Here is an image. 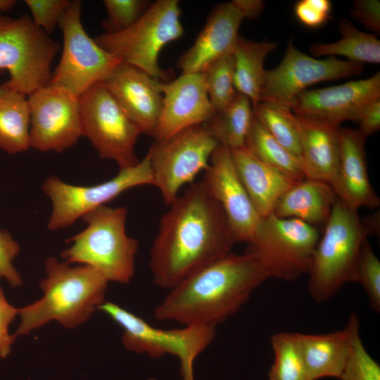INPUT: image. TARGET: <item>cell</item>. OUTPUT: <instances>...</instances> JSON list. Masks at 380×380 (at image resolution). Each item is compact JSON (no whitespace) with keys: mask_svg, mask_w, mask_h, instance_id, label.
Instances as JSON below:
<instances>
[{"mask_svg":"<svg viewBox=\"0 0 380 380\" xmlns=\"http://www.w3.org/2000/svg\"><path fill=\"white\" fill-rule=\"evenodd\" d=\"M168 207L150 251L149 267L153 282L171 289L229 254L236 242L203 181L190 184Z\"/></svg>","mask_w":380,"mask_h":380,"instance_id":"1","label":"cell"},{"mask_svg":"<svg viewBox=\"0 0 380 380\" xmlns=\"http://www.w3.org/2000/svg\"><path fill=\"white\" fill-rule=\"evenodd\" d=\"M267 279L253 256L230 253L170 289L154 316L184 326H216L236 314Z\"/></svg>","mask_w":380,"mask_h":380,"instance_id":"2","label":"cell"},{"mask_svg":"<svg viewBox=\"0 0 380 380\" xmlns=\"http://www.w3.org/2000/svg\"><path fill=\"white\" fill-rule=\"evenodd\" d=\"M46 278L39 283L43 296L18 308L20 323L15 337L52 320L66 328L77 327L104 303L108 281L95 268L86 265L72 267L68 262H60L49 257L46 260Z\"/></svg>","mask_w":380,"mask_h":380,"instance_id":"3","label":"cell"},{"mask_svg":"<svg viewBox=\"0 0 380 380\" xmlns=\"http://www.w3.org/2000/svg\"><path fill=\"white\" fill-rule=\"evenodd\" d=\"M369 236L357 211L336 198L308 273V291L314 300L325 302L346 284L354 282L362 248Z\"/></svg>","mask_w":380,"mask_h":380,"instance_id":"4","label":"cell"},{"mask_svg":"<svg viewBox=\"0 0 380 380\" xmlns=\"http://www.w3.org/2000/svg\"><path fill=\"white\" fill-rule=\"evenodd\" d=\"M126 207L102 205L85 214L87 227L67 240L72 246L61 253L68 262L89 265L108 281L128 284L134 274L139 242L127 234Z\"/></svg>","mask_w":380,"mask_h":380,"instance_id":"5","label":"cell"},{"mask_svg":"<svg viewBox=\"0 0 380 380\" xmlns=\"http://www.w3.org/2000/svg\"><path fill=\"white\" fill-rule=\"evenodd\" d=\"M181 14L178 0H157L127 30L115 34L104 33L94 39L122 63L168 82L170 74L159 65L158 56L165 45L183 35Z\"/></svg>","mask_w":380,"mask_h":380,"instance_id":"6","label":"cell"},{"mask_svg":"<svg viewBox=\"0 0 380 380\" xmlns=\"http://www.w3.org/2000/svg\"><path fill=\"white\" fill-rule=\"evenodd\" d=\"M58 43L23 15H0V70L9 72L4 86L24 95L49 84Z\"/></svg>","mask_w":380,"mask_h":380,"instance_id":"7","label":"cell"},{"mask_svg":"<svg viewBox=\"0 0 380 380\" xmlns=\"http://www.w3.org/2000/svg\"><path fill=\"white\" fill-rule=\"evenodd\" d=\"M319 239L315 227L271 213L261 217L245 253L260 263L268 278L291 281L308 274Z\"/></svg>","mask_w":380,"mask_h":380,"instance_id":"8","label":"cell"},{"mask_svg":"<svg viewBox=\"0 0 380 380\" xmlns=\"http://www.w3.org/2000/svg\"><path fill=\"white\" fill-rule=\"evenodd\" d=\"M99 309L122 328V341L127 349L155 358L175 355L180 361L182 380H195L194 362L215 338V326L160 329L111 302H104Z\"/></svg>","mask_w":380,"mask_h":380,"instance_id":"9","label":"cell"},{"mask_svg":"<svg viewBox=\"0 0 380 380\" xmlns=\"http://www.w3.org/2000/svg\"><path fill=\"white\" fill-rule=\"evenodd\" d=\"M220 144L203 125L182 129L166 138L156 140L146 153L153 176V185L169 206L182 187L208 166Z\"/></svg>","mask_w":380,"mask_h":380,"instance_id":"10","label":"cell"},{"mask_svg":"<svg viewBox=\"0 0 380 380\" xmlns=\"http://www.w3.org/2000/svg\"><path fill=\"white\" fill-rule=\"evenodd\" d=\"M81 8L80 1H71L59 20L62 54L49 83L79 97L103 82L122 63L87 34L81 22Z\"/></svg>","mask_w":380,"mask_h":380,"instance_id":"11","label":"cell"},{"mask_svg":"<svg viewBox=\"0 0 380 380\" xmlns=\"http://www.w3.org/2000/svg\"><path fill=\"white\" fill-rule=\"evenodd\" d=\"M80 108L82 136L89 139L101 158L115 162L120 169L140 161L135 145L141 132L103 82L80 96Z\"/></svg>","mask_w":380,"mask_h":380,"instance_id":"12","label":"cell"},{"mask_svg":"<svg viewBox=\"0 0 380 380\" xmlns=\"http://www.w3.org/2000/svg\"><path fill=\"white\" fill-rule=\"evenodd\" d=\"M143 185H153L147 154L136 165L120 169L114 177L93 186L72 185L56 176L49 177L42 186L52 205L47 227L50 230L68 227L85 214L106 205L125 191Z\"/></svg>","mask_w":380,"mask_h":380,"instance_id":"13","label":"cell"},{"mask_svg":"<svg viewBox=\"0 0 380 380\" xmlns=\"http://www.w3.org/2000/svg\"><path fill=\"white\" fill-rule=\"evenodd\" d=\"M362 64L329 56L317 59L297 49L293 39L288 42L281 63L265 71L260 101H274L291 108L295 99L307 87L324 81L360 74Z\"/></svg>","mask_w":380,"mask_h":380,"instance_id":"14","label":"cell"},{"mask_svg":"<svg viewBox=\"0 0 380 380\" xmlns=\"http://www.w3.org/2000/svg\"><path fill=\"white\" fill-rule=\"evenodd\" d=\"M30 147L61 153L82 136L80 97L49 84L28 96Z\"/></svg>","mask_w":380,"mask_h":380,"instance_id":"15","label":"cell"},{"mask_svg":"<svg viewBox=\"0 0 380 380\" xmlns=\"http://www.w3.org/2000/svg\"><path fill=\"white\" fill-rule=\"evenodd\" d=\"M380 99V72L363 80L321 89H306L291 106L293 114L335 127L357 121L362 110Z\"/></svg>","mask_w":380,"mask_h":380,"instance_id":"16","label":"cell"},{"mask_svg":"<svg viewBox=\"0 0 380 380\" xmlns=\"http://www.w3.org/2000/svg\"><path fill=\"white\" fill-rule=\"evenodd\" d=\"M202 181L222 208L236 242L249 243L261 217L239 178L229 148L217 146Z\"/></svg>","mask_w":380,"mask_h":380,"instance_id":"17","label":"cell"},{"mask_svg":"<svg viewBox=\"0 0 380 380\" xmlns=\"http://www.w3.org/2000/svg\"><path fill=\"white\" fill-rule=\"evenodd\" d=\"M163 100L153 137L166 138L191 126L203 125L215 114L203 72L182 73L163 82Z\"/></svg>","mask_w":380,"mask_h":380,"instance_id":"18","label":"cell"},{"mask_svg":"<svg viewBox=\"0 0 380 380\" xmlns=\"http://www.w3.org/2000/svg\"><path fill=\"white\" fill-rule=\"evenodd\" d=\"M162 81L121 63L103 82L141 134L153 136L163 106Z\"/></svg>","mask_w":380,"mask_h":380,"instance_id":"19","label":"cell"},{"mask_svg":"<svg viewBox=\"0 0 380 380\" xmlns=\"http://www.w3.org/2000/svg\"><path fill=\"white\" fill-rule=\"evenodd\" d=\"M339 164L333 190L347 207L377 208L380 199L369 179L365 141L367 137L358 129L338 127Z\"/></svg>","mask_w":380,"mask_h":380,"instance_id":"20","label":"cell"},{"mask_svg":"<svg viewBox=\"0 0 380 380\" xmlns=\"http://www.w3.org/2000/svg\"><path fill=\"white\" fill-rule=\"evenodd\" d=\"M243 20L231 1L217 4L193 45L179 58L177 66L182 73L203 72L233 51Z\"/></svg>","mask_w":380,"mask_h":380,"instance_id":"21","label":"cell"},{"mask_svg":"<svg viewBox=\"0 0 380 380\" xmlns=\"http://www.w3.org/2000/svg\"><path fill=\"white\" fill-rule=\"evenodd\" d=\"M231 151L239 178L261 217L273 213L281 197L300 181L260 161L245 146Z\"/></svg>","mask_w":380,"mask_h":380,"instance_id":"22","label":"cell"},{"mask_svg":"<svg viewBox=\"0 0 380 380\" xmlns=\"http://www.w3.org/2000/svg\"><path fill=\"white\" fill-rule=\"evenodd\" d=\"M294 115L306 178L324 182L333 189L339 164L338 127Z\"/></svg>","mask_w":380,"mask_h":380,"instance_id":"23","label":"cell"},{"mask_svg":"<svg viewBox=\"0 0 380 380\" xmlns=\"http://www.w3.org/2000/svg\"><path fill=\"white\" fill-rule=\"evenodd\" d=\"M336 198L329 184L305 178L281 197L273 213L281 218L298 219L315 227L325 225Z\"/></svg>","mask_w":380,"mask_h":380,"instance_id":"24","label":"cell"},{"mask_svg":"<svg viewBox=\"0 0 380 380\" xmlns=\"http://www.w3.org/2000/svg\"><path fill=\"white\" fill-rule=\"evenodd\" d=\"M296 335L311 380L339 379L350 352L346 327L322 334L296 332Z\"/></svg>","mask_w":380,"mask_h":380,"instance_id":"25","label":"cell"},{"mask_svg":"<svg viewBox=\"0 0 380 380\" xmlns=\"http://www.w3.org/2000/svg\"><path fill=\"white\" fill-rule=\"evenodd\" d=\"M277 46L275 42H255L239 35L234 47V86L254 107L260 101L266 70L265 61Z\"/></svg>","mask_w":380,"mask_h":380,"instance_id":"26","label":"cell"},{"mask_svg":"<svg viewBox=\"0 0 380 380\" xmlns=\"http://www.w3.org/2000/svg\"><path fill=\"white\" fill-rule=\"evenodd\" d=\"M30 110L25 95L0 84V148L15 154L30 148Z\"/></svg>","mask_w":380,"mask_h":380,"instance_id":"27","label":"cell"},{"mask_svg":"<svg viewBox=\"0 0 380 380\" xmlns=\"http://www.w3.org/2000/svg\"><path fill=\"white\" fill-rule=\"evenodd\" d=\"M341 39L331 43L312 44L309 51L314 57L342 56L350 61L380 63V41L376 34L359 30L350 20L342 19L338 24Z\"/></svg>","mask_w":380,"mask_h":380,"instance_id":"28","label":"cell"},{"mask_svg":"<svg viewBox=\"0 0 380 380\" xmlns=\"http://www.w3.org/2000/svg\"><path fill=\"white\" fill-rule=\"evenodd\" d=\"M253 118V110L251 100L237 93L227 106L215 112L203 125L220 144L230 149H236L245 146Z\"/></svg>","mask_w":380,"mask_h":380,"instance_id":"29","label":"cell"},{"mask_svg":"<svg viewBox=\"0 0 380 380\" xmlns=\"http://www.w3.org/2000/svg\"><path fill=\"white\" fill-rule=\"evenodd\" d=\"M244 146L265 164L298 180L306 178L299 161L270 134L254 115Z\"/></svg>","mask_w":380,"mask_h":380,"instance_id":"30","label":"cell"},{"mask_svg":"<svg viewBox=\"0 0 380 380\" xmlns=\"http://www.w3.org/2000/svg\"><path fill=\"white\" fill-rule=\"evenodd\" d=\"M253 110L261 125L302 166L299 133L291 108L274 101H260Z\"/></svg>","mask_w":380,"mask_h":380,"instance_id":"31","label":"cell"},{"mask_svg":"<svg viewBox=\"0 0 380 380\" xmlns=\"http://www.w3.org/2000/svg\"><path fill=\"white\" fill-rule=\"evenodd\" d=\"M274 362L269 380H311L296 332L281 331L271 336Z\"/></svg>","mask_w":380,"mask_h":380,"instance_id":"32","label":"cell"},{"mask_svg":"<svg viewBox=\"0 0 380 380\" xmlns=\"http://www.w3.org/2000/svg\"><path fill=\"white\" fill-rule=\"evenodd\" d=\"M346 327L350 337V352L339 379L380 380V366L364 346L356 313L350 315Z\"/></svg>","mask_w":380,"mask_h":380,"instance_id":"33","label":"cell"},{"mask_svg":"<svg viewBox=\"0 0 380 380\" xmlns=\"http://www.w3.org/2000/svg\"><path fill=\"white\" fill-rule=\"evenodd\" d=\"M208 95L215 112L227 106L235 98L233 51L208 65L203 72Z\"/></svg>","mask_w":380,"mask_h":380,"instance_id":"34","label":"cell"},{"mask_svg":"<svg viewBox=\"0 0 380 380\" xmlns=\"http://www.w3.org/2000/svg\"><path fill=\"white\" fill-rule=\"evenodd\" d=\"M354 282L363 287L373 310L380 311V261L368 239L362 246Z\"/></svg>","mask_w":380,"mask_h":380,"instance_id":"35","label":"cell"},{"mask_svg":"<svg viewBox=\"0 0 380 380\" xmlns=\"http://www.w3.org/2000/svg\"><path fill=\"white\" fill-rule=\"evenodd\" d=\"M108 16L103 21L105 34L123 32L132 26L148 8L146 0H104Z\"/></svg>","mask_w":380,"mask_h":380,"instance_id":"36","label":"cell"},{"mask_svg":"<svg viewBox=\"0 0 380 380\" xmlns=\"http://www.w3.org/2000/svg\"><path fill=\"white\" fill-rule=\"evenodd\" d=\"M68 0H25L29 8L32 20L38 27L50 34L59 20L70 4Z\"/></svg>","mask_w":380,"mask_h":380,"instance_id":"37","label":"cell"},{"mask_svg":"<svg viewBox=\"0 0 380 380\" xmlns=\"http://www.w3.org/2000/svg\"><path fill=\"white\" fill-rule=\"evenodd\" d=\"M20 246L6 229L0 230V278L5 279L11 287L22 285L23 280L13 262L20 253Z\"/></svg>","mask_w":380,"mask_h":380,"instance_id":"38","label":"cell"},{"mask_svg":"<svg viewBox=\"0 0 380 380\" xmlns=\"http://www.w3.org/2000/svg\"><path fill=\"white\" fill-rule=\"evenodd\" d=\"M331 10L329 0H300L294 6L297 19L309 27H318L328 20Z\"/></svg>","mask_w":380,"mask_h":380,"instance_id":"39","label":"cell"},{"mask_svg":"<svg viewBox=\"0 0 380 380\" xmlns=\"http://www.w3.org/2000/svg\"><path fill=\"white\" fill-rule=\"evenodd\" d=\"M351 17L368 30L380 32V1L379 0H355L350 10Z\"/></svg>","mask_w":380,"mask_h":380,"instance_id":"40","label":"cell"},{"mask_svg":"<svg viewBox=\"0 0 380 380\" xmlns=\"http://www.w3.org/2000/svg\"><path fill=\"white\" fill-rule=\"evenodd\" d=\"M18 315V308L11 305L0 286V358H6L11 352L15 336L9 334L10 324Z\"/></svg>","mask_w":380,"mask_h":380,"instance_id":"41","label":"cell"},{"mask_svg":"<svg viewBox=\"0 0 380 380\" xmlns=\"http://www.w3.org/2000/svg\"><path fill=\"white\" fill-rule=\"evenodd\" d=\"M357 122V128L366 137L380 129V99L369 103L360 112Z\"/></svg>","mask_w":380,"mask_h":380,"instance_id":"42","label":"cell"},{"mask_svg":"<svg viewBox=\"0 0 380 380\" xmlns=\"http://www.w3.org/2000/svg\"><path fill=\"white\" fill-rule=\"evenodd\" d=\"M231 2L243 19H255L265 9V4L261 0H233Z\"/></svg>","mask_w":380,"mask_h":380,"instance_id":"43","label":"cell"},{"mask_svg":"<svg viewBox=\"0 0 380 380\" xmlns=\"http://www.w3.org/2000/svg\"><path fill=\"white\" fill-rule=\"evenodd\" d=\"M16 4L14 0H0V11H5L11 9Z\"/></svg>","mask_w":380,"mask_h":380,"instance_id":"44","label":"cell"}]
</instances>
